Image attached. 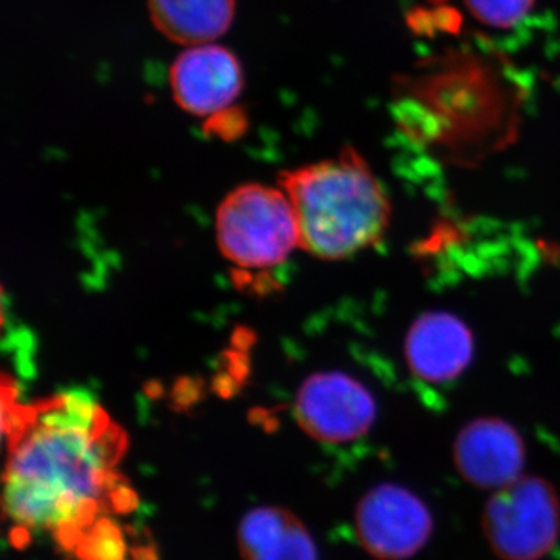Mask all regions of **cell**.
Instances as JSON below:
<instances>
[{
  "mask_svg": "<svg viewBox=\"0 0 560 560\" xmlns=\"http://www.w3.org/2000/svg\"><path fill=\"white\" fill-rule=\"evenodd\" d=\"M355 534L361 548L377 560H408L429 544L434 518L418 493L383 482L368 490L355 510Z\"/></svg>",
  "mask_w": 560,
  "mask_h": 560,
  "instance_id": "5b68a950",
  "label": "cell"
},
{
  "mask_svg": "<svg viewBox=\"0 0 560 560\" xmlns=\"http://www.w3.org/2000/svg\"><path fill=\"white\" fill-rule=\"evenodd\" d=\"M296 215L301 249L323 260H345L381 245L393 208L385 187L352 147L280 176Z\"/></svg>",
  "mask_w": 560,
  "mask_h": 560,
  "instance_id": "7a4b0ae2",
  "label": "cell"
},
{
  "mask_svg": "<svg viewBox=\"0 0 560 560\" xmlns=\"http://www.w3.org/2000/svg\"><path fill=\"white\" fill-rule=\"evenodd\" d=\"M245 560H319L312 534L290 511L259 508L245 515L238 528Z\"/></svg>",
  "mask_w": 560,
  "mask_h": 560,
  "instance_id": "30bf717a",
  "label": "cell"
},
{
  "mask_svg": "<svg viewBox=\"0 0 560 560\" xmlns=\"http://www.w3.org/2000/svg\"><path fill=\"white\" fill-rule=\"evenodd\" d=\"M83 560H125V541L113 523L98 518L73 545Z\"/></svg>",
  "mask_w": 560,
  "mask_h": 560,
  "instance_id": "7c38bea8",
  "label": "cell"
},
{
  "mask_svg": "<svg viewBox=\"0 0 560 560\" xmlns=\"http://www.w3.org/2000/svg\"><path fill=\"white\" fill-rule=\"evenodd\" d=\"M10 404L5 514L25 536L50 533L70 550L106 508L132 501L117 471L124 430L79 390Z\"/></svg>",
  "mask_w": 560,
  "mask_h": 560,
  "instance_id": "6da1fadb",
  "label": "cell"
},
{
  "mask_svg": "<svg viewBox=\"0 0 560 560\" xmlns=\"http://www.w3.org/2000/svg\"><path fill=\"white\" fill-rule=\"evenodd\" d=\"M474 353V337L455 315L431 312L412 324L405 355L412 374L429 383L451 382L466 370Z\"/></svg>",
  "mask_w": 560,
  "mask_h": 560,
  "instance_id": "9c48e42d",
  "label": "cell"
},
{
  "mask_svg": "<svg viewBox=\"0 0 560 560\" xmlns=\"http://www.w3.org/2000/svg\"><path fill=\"white\" fill-rule=\"evenodd\" d=\"M471 16L490 28H511L525 20L536 0H464Z\"/></svg>",
  "mask_w": 560,
  "mask_h": 560,
  "instance_id": "4fadbf2b",
  "label": "cell"
},
{
  "mask_svg": "<svg viewBox=\"0 0 560 560\" xmlns=\"http://www.w3.org/2000/svg\"><path fill=\"white\" fill-rule=\"evenodd\" d=\"M525 444L521 433L497 418L467 423L453 444V463L471 488L497 490L523 477Z\"/></svg>",
  "mask_w": 560,
  "mask_h": 560,
  "instance_id": "ba28073f",
  "label": "cell"
},
{
  "mask_svg": "<svg viewBox=\"0 0 560 560\" xmlns=\"http://www.w3.org/2000/svg\"><path fill=\"white\" fill-rule=\"evenodd\" d=\"M154 28L172 43L200 46L230 31L235 0H147Z\"/></svg>",
  "mask_w": 560,
  "mask_h": 560,
  "instance_id": "8fae6325",
  "label": "cell"
},
{
  "mask_svg": "<svg viewBox=\"0 0 560 560\" xmlns=\"http://www.w3.org/2000/svg\"><path fill=\"white\" fill-rule=\"evenodd\" d=\"M223 256L246 270L276 267L301 248L293 206L282 189L246 184L232 190L217 212Z\"/></svg>",
  "mask_w": 560,
  "mask_h": 560,
  "instance_id": "3957f363",
  "label": "cell"
},
{
  "mask_svg": "<svg viewBox=\"0 0 560 560\" xmlns=\"http://www.w3.org/2000/svg\"><path fill=\"white\" fill-rule=\"evenodd\" d=\"M294 415L313 440L348 444L370 433L377 408L370 390L355 378L326 372L302 383Z\"/></svg>",
  "mask_w": 560,
  "mask_h": 560,
  "instance_id": "8992f818",
  "label": "cell"
},
{
  "mask_svg": "<svg viewBox=\"0 0 560 560\" xmlns=\"http://www.w3.org/2000/svg\"><path fill=\"white\" fill-rule=\"evenodd\" d=\"M481 529L500 560H541L560 539V497L550 481L523 475L492 493Z\"/></svg>",
  "mask_w": 560,
  "mask_h": 560,
  "instance_id": "277c9868",
  "label": "cell"
},
{
  "mask_svg": "<svg viewBox=\"0 0 560 560\" xmlns=\"http://www.w3.org/2000/svg\"><path fill=\"white\" fill-rule=\"evenodd\" d=\"M168 83L180 109L210 119L234 108L245 86V73L234 51L219 44H200L175 58Z\"/></svg>",
  "mask_w": 560,
  "mask_h": 560,
  "instance_id": "52a82bcc",
  "label": "cell"
}]
</instances>
